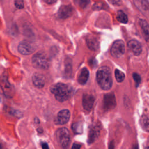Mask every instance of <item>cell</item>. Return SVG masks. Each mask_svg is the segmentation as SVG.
Instances as JSON below:
<instances>
[{"mask_svg":"<svg viewBox=\"0 0 149 149\" xmlns=\"http://www.w3.org/2000/svg\"><path fill=\"white\" fill-rule=\"evenodd\" d=\"M51 92L59 102L68 100L73 94V88L69 84L58 83L50 87Z\"/></svg>","mask_w":149,"mask_h":149,"instance_id":"obj_1","label":"cell"},{"mask_svg":"<svg viewBox=\"0 0 149 149\" xmlns=\"http://www.w3.org/2000/svg\"><path fill=\"white\" fill-rule=\"evenodd\" d=\"M97 81L100 87L105 90H109L112 86V78L111 70L108 66L100 67L96 75Z\"/></svg>","mask_w":149,"mask_h":149,"instance_id":"obj_2","label":"cell"},{"mask_svg":"<svg viewBox=\"0 0 149 149\" xmlns=\"http://www.w3.org/2000/svg\"><path fill=\"white\" fill-rule=\"evenodd\" d=\"M31 62L34 67L39 69H47L50 65L49 59L47 54L42 51L36 53L32 57Z\"/></svg>","mask_w":149,"mask_h":149,"instance_id":"obj_3","label":"cell"},{"mask_svg":"<svg viewBox=\"0 0 149 149\" xmlns=\"http://www.w3.org/2000/svg\"><path fill=\"white\" fill-rule=\"evenodd\" d=\"M56 137L59 145L63 147L67 148L70 143V133L66 127H61L57 130L56 132Z\"/></svg>","mask_w":149,"mask_h":149,"instance_id":"obj_4","label":"cell"},{"mask_svg":"<svg viewBox=\"0 0 149 149\" xmlns=\"http://www.w3.org/2000/svg\"><path fill=\"white\" fill-rule=\"evenodd\" d=\"M125 52L124 42L121 40L115 41L111 48V54L112 56L118 58L121 57Z\"/></svg>","mask_w":149,"mask_h":149,"instance_id":"obj_5","label":"cell"},{"mask_svg":"<svg viewBox=\"0 0 149 149\" xmlns=\"http://www.w3.org/2000/svg\"><path fill=\"white\" fill-rule=\"evenodd\" d=\"M36 49V45L32 42L27 40L21 41L17 47L18 51L22 55L31 54Z\"/></svg>","mask_w":149,"mask_h":149,"instance_id":"obj_6","label":"cell"},{"mask_svg":"<svg viewBox=\"0 0 149 149\" xmlns=\"http://www.w3.org/2000/svg\"><path fill=\"white\" fill-rule=\"evenodd\" d=\"M0 86L5 96L8 97L13 96L14 94V89L11 84L9 82L6 75H2L0 77Z\"/></svg>","mask_w":149,"mask_h":149,"instance_id":"obj_7","label":"cell"},{"mask_svg":"<svg viewBox=\"0 0 149 149\" xmlns=\"http://www.w3.org/2000/svg\"><path fill=\"white\" fill-rule=\"evenodd\" d=\"M70 116V113L68 109H62L58 112L55 123L57 125H64L69 121Z\"/></svg>","mask_w":149,"mask_h":149,"instance_id":"obj_8","label":"cell"},{"mask_svg":"<svg viewBox=\"0 0 149 149\" xmlns=\"http://www.w3.org/2000/svg\"><path fill=\"white\" fill-rule=\"evenodd\" d=\"M73 13V8L70 5H63L59 9L58 16L60 19H66L70 17Z\"/></svg>","mask_w":149,"mask_h":149,"instance_id":"obj_9","label":"cell"},{"mask_svg":"<svg viewBox=\"0 0 149 149\" xmlns=\"http://www.w3.org/2000/svg\"><path fill=\"white\" fill-rule=\"evenodd\" d=\"M129 50L135 55H139L142 51L141 44L136 40H131L127 43Z\"/></svg>","mask_w":149,"mask_h":149,"instance_id":"obj_10","label":"cell"},{"mask_svg":"<svg viewBox=\"0 0 149 149\" xmlns=\"http://www.w3.org/2000/svg\"><path fill=\"white\" fill-rule=\"evenodd\" d=\"M104 107L108 109L115 108L116 105V100L115 95L113 93L107 94L104 95Z\"/></svg>","mask_w":149,"mask_h":149,"instance_id":"obj_11","label":"cell"},{"mask_svg":"<svg viewBox=\"0 0 149 149\" xmlns=\"http://www.w3.org/2000/svg\"><path fill=\"white\" fill-rule=\"evenodd\" d=\"M33 84L38 88H42L45 85V77L40 73H35L32 76Z\"/></svg>","mask_w":149,"mask_h":149,"instance_id":"obj_12","label":"cell"},{"mask_svg":"<svg viewBox=\"0 0 149 149\" xmlns=\"http://www.w3.org/2000/svg\"><path fill=\"white\" fill-rule=\"evenodd\" d=\"M95 98L91 94H85L83 97V106L87 111H90L93 106Z\"/></svg>","mask_w":149,"mask_h":149,"instance_id":"obj_13","label":"cell"},{"mask_svg":"<svg viewBox=\"0 0 149 149\" xmlns=\"http://www.w3.org/2000/svg\"><path fill=\"white\" fill-rule=\"evenodd\" d=\"M100 130V126L97 125H93L90 127L88 133V142L90 143H93L98 137Z\"/></svg>","mask_w":149,"mask_h":149,"instance_id":"obj_14","label":"cell"},{"mask_svg":"<svg viewBox=\"0 0 149 149\" xmlns=\"http://www.w3.org/2000/svg\"><path fill=\"white\" fill-rule=\"evenodd\" d=\"M139 25L142 31L143 35L146 41L149 42V25L144 19H140Z\"/></svg>","mask_w":149,"mask_h":149,"instance_id":"obj_15","label":"cell"},{"mask_svg":"<svg viewBox=\"0 0 149 149\" xmlns=\"http://www.w3.org/2000/svg\"><path fill=\"white\" fill-rule=\"evenodd\" d=\"M88 77H89L88 70L86 68H83L81 70V71L78 76V78H77L78 82L80 84L84 85L87 81Z\"/></svg>","mask_w":149,"mask_h":149,"instance_id":"obj_16","label":"cell"},{"mask_svg":"<svg viewBox=\"0 0 149 149\" xmlns=\"http://www.w3.org/2000/svg\"><path fill=\"white\" fill-rule=\"evenodd\" d=\"M88 48L93 51H96L99 47V43L97 40L92 36L88 37L86 40Z\"/></svg>","mask_w":149,"mask_h":149,"instance_id":"obj_17","label":"cell"},{"mask_svg":"<svg viewBox=\"0 0 149 149\" xmlns=\"http://www.w3.org/2000/svg\"><path fill=\"white\" fill-rule=\"evenodd\" d=\"M140 124L142 129L149 132V114L143 115L140 119Z\"/></svg>","mask_w":149,"mask_h":149,"instance_id":"obj_18","label":"cell"},{"mask_svg":"<svg viewBox=\"0 0 149 149\" xmlns=\"http://www.w3.org/2000/svg\"><path fill=\"white\" fill-rule=\"evenodd\" d=\"M136 6L143 11H147L149 9V2L147 0H134Z\"/></svg>","mask_w":149,"mask_h":149,"instance_id":"obj_19","label":"cell"},{"mask_svg":"<svg viewBox=\"0 0 149 149\" xmlns=\"http://www.w3.org/2000/svg\"><path fill=\"white\" fill-rule=\"evenodd\" d=\"M116 18L117 20L122 23H127L128 22V18L127 15L122 10L118 11Z\"/></svg>","mask_w":149,"mask_h":149,"instance_id":"obj_20","label":"cell"},{"mask_svg":"<svg viewBox=\"0 0 149 149\" xmlns=\"http://www.w3.org/2000/svg\"><path fill=\"white\" fill-rule=\"evenodd\" d=\"M72 129L76 134H81L83 130V126L81 122H76L72 125Z\"/></svg>","mask_w":149,"mask_h":149,"instance_id":"obj_21","label":"cell"},{"mask_svg":"<svg viewBox=\"0 0 149 149\" xmlns=\"http://www.w3.org/2000/svg\"><path fill=\"white\" fill-rule=\"evenodd\" d=\"M115 78L116 80L118 82H122L125 78V75L124 74L123 72H122V71H120V70L118 69H116L115 71Z\"/></svg>","mask_w":149,"mask_h":149,"instance_id":"obj_22","label":"cell"},{"mask_svg":"<svg viewBox=\"0 0 149 149\" xmlns=\"http://www.w3.org/2000/svg\"><path fill=\"white\" fill-rule=\"evenodd\" d=\"M74 3L81 8H84L90 3V0H74Z\"/></svg>","mask_w":149,"mask_h":149,"instance_id":"obj_23","label":"cell"},{"mask_svg":"<svg viewBox=\"0 0 149 149\" xmlns=\"http://www.w3.org/2000/svg\"><path fill=\"white\" fill-rule=\"evenodd\" d=\"M15 6L18 9H23L24 8L23 0H15Z\"/></svg>","mask_w":149,"mask_h":149,"instance_id":"obj_24","label":"cell"},{"mask_svg":"<svg viewBox=\"0 0 149 149\" xmlns=\"http://www.w3.org/2000/svg\"><path fill=\"white\" fill-rule=\"evenodd\" d=\"M133 77L134 80V81L136 84V86H138L139 84L140 83V81H141V77L140 76V75L137 73H133Z\"/></svg>","mask_w":149,"mask_h":149,"instance_id":"obj_25","label":"cell"},{"mask_svg":"<svg viewBox=\"0 0 149 149\" xmlns=\"http://www.w3.org/2000/svg\"><path fill=\"white\" fill-rule=\"evenodd\" d=\"M108 1L112 5L115 6H119L122 3L121 0H108Z\"/></svg>","mask_w":149,"mask_h":149,"instance_id":"obj_26","label":"cell"},{"mask_svg":"<svg viewBox=\"0 0 149 149\" xmlns=\"http://www.w3.org/2000/svg\"><path fill=\"white\" fill-rule=\"evenodd\" d=\"M102 3L101 2H97L95 3L94 6H93V8L95 10H98V9H101V7H102Z\"/></svg>","mask_w":149,"mask_h":149,"instance_id":"obj_27","label":"cell"},{"mask_svg":"<svg viewBox=\"0 0 149 149\" xmlns=\"http://www.w3.org/2000/svg\"><path fill=\"white\" fill-rule=\"evenodd\" d=\"M81 147V144H78V143H74L72 146V148H74V149H79Z\"/></svg>","mask_w":149,"mask_h":149,"instance_id":"obj_28","label":"cell"},{"mask_svg":"<svg viewBox=\"0 0 149 149\" xmlns=\"http://www.w3.org/2000/svg\"><path fill=\"white\" fill-rule=\"evenodd\" d=\"M45 3L48 4H52L56 2L57 0H43Z\"/></svg>","mask_w":149,"mask_h":149,"instance_id":"obj_29","label":"cell"},{"mask_svg":"<svg viewBox=\"0 0 149 149\" xmlns=\"http://www.w3.org/2000/svg\"><path fill=\"white\" fill-rule=\"evenodd\" d=\"M41 146H42V148L44 149H47V148H49L47 143H42L41 144Z\"/></svg>","mask_w":149,"mask_h":149,"instance_id":"obj_30","label":"cell"},{"mask_svg":"<svg viewBox=\"0 0 149 149\" xmlns=\"http://www.w3.org/2000/svg\"><path fill=\"white\" fill-rule=\"evenodd\" d=\"M148 145H149V144H148ZM147 148H149V146H147Z\"/></svg>","mask_w":149,"mask_h":149,"instance_id":"obj_31","label":"cell"},{"mask_svg":"<svg viewBox=\"0 0 149 149\" xmlns=\"http://www.w3.org/2000/svg\"><path fill=\"white\" fill-rule=\"evenodd\" d=\"M1 148V144H0V148Z\"/></svg>","mask_w":149,"mask_h":149,"instance_id":"obj_32","label":"cell"}]
</instances>
